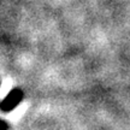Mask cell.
Returning <instances> with one entry per match:
<instances>
[{
  "label": "cell",
  "mask_w": 130,
  "mask_h": 130,
  "mask_svg": "<svg viewBox=\"0 0 130 130\" xmlns=\"http://www.w3.org/2000/svg\"><path fill=\"white\" fill-rule=\"evenodd\" d=\"M22 99H23V92L19 88L12 89V90L6 95V98H5L4 100L0 102V110L4 112L12 111L14 107L21 102Z\"/></svg>",
  "instance_id": "obj_1"
},
{
  "label": "cell",
  "mask_w": 130,
  "mask_h": 130,
  "mask_svg": "<svg viewBox=\"0 0 130 130\" xmlns=\"http://www.w3.org/2000/svg\"><path fill=\"white\" fill-rule=\"evenodd\" d=\"M7 129H9V124L5 121L0 119V130H7Z\"/></svg>",
  "instance_id": "obj_2"
}]
</instances>
